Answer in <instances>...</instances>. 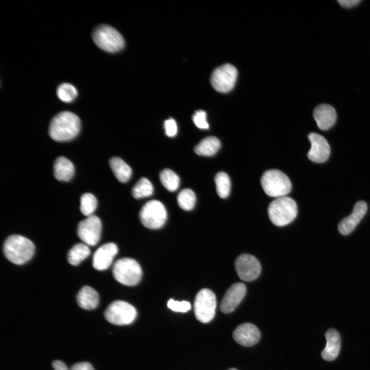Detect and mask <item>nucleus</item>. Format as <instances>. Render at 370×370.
<instances>
[{
    "mask_svg": "<svg viewBox=\"0 0 370 370\" xmlns=\"http://www.w3.org/2000/svg\"><path fill=\"white\" fill-rule=\"evenodd\" d=\"M81 128L80 118L69 111H63L55 115L49 126V135L54 140L65 142L75 138Z\"/></svg>",
    "mask_w": 370,
    "mask_h": 370,
    "instance_id": "f257e3e1",
    "label": "nucleus"
},
{
    "mask_svg": "<svg viewBox=\"0 0 370 370\" xmlns=\"http://www.w3.org/2000/svg\"><path fill=\"white\" fill-rule=\"evenodd\" d=\"M35 251L34 244L28 238L17 234L11 235L5 240L3 252L10 262L21 265L33 256Z\"/></svg>",
    "mask_w": 370,
    "mask_h": 370,
    "instance_id": "f03ea898",
    "label": "nucleus"
},
{
    "mask_svg": "<svg viewBox=\"0 0 370 370\" xmlns=\"http://www.w3.org/2000/svg\"><path fill=\"white\" fill-rule=\"evenodd\" d=\"M269 217L275 226H284L292 222L298 214L297 205L289 197L283 196L273 200L268 208Z\"/></svg>",
    "mask_w": 370,
    "mask_h": 370,
    "instance_id": "7ed1b4c3",
    "label": "nucleus"
},
{
    "mask_svg": "<svg viewBox=\"0 0 370 370\" xmlns=\"http://www.w3.org/2000/svg\"><path fill=\"white\" fill-rule=\"evenodd\" d=\"M92 38L100 48L109 52L119 51L125 44L121 34L108 25L102 24L97 26L92 31Z\"/></svg>",
    "mask_w": 370,
    "mask_h": 370,
    "instance_id": "20e7f679",
    "label": "nucleus"
},
{
    "mask_svg": "<svg viewBox=\"0 0 370 370\" xmlns=\"http://www.w3.org/2000/svg\"><path fill=\"white\" fill-rule=\"evenodd\" d=\"M262 188L267 195L273 197L285 196L291 190L288 176L278 170L266 171L261 179Z\"/></svg>",
    "mask_w": 370,
    "mask_h": 370,
    "instance_id": "39448f33",
    "label": "nucleus"
},
{
    "mask_svg": "<svg viewBox=\"0 0 370 370\" xmlns=\"http://www.w3.org/2000/svg\"><path fill=\"white\" fill-rule=\"evenodd\" d=\"M113 274L116 281L128 286L137 285L141 280L142 270L135 260L124 257L117 260L113 267Z\"/></svg>",
    "mask_w": 370,
    "mask_h": 370,
    "instance_id": "423d86ee",
    "label": "nucleus"
},
{
    "mask_svg": "<svg viewBox=\"0 0 370 370\" xmlns=\"http://www.w3.org/2000/svg\"><path fill=\"white\" fill-rule=\"evenodd\" d=\"M167 217L165 207L157 200H151L146 202L139 213L141 223L145 227L150 229H158L163 227Z\"/></svg>",
    "mask_w": 370,
    "mask_h": 370,
    "instance_id": "0eeeda50",
    "label": "nucleus"
},
{
    "mask_svg": "<svg viewBox=\"0 0 370 370\" xmlns=\"http://www.w3.org/2000/svg\"><path fill=\"white\" fill-rule=\"evenodd\" d=\"M105 319L117 325H126L132 323L137 316L136 309L131 304L123 301L111 303L104 313Z\"/></svg>",
    "mask_w": 370,
    "mask_h": 370,
    "instance_id": "6e6552de",
    "label": "nucleus"
},
{
    "mask_svg": "<svg viewBox=\"0 0 370 370\" xmlns=\"http://www.w3.org/2000/svg\"><path fill=\"white\" fill-rule=\"evenodd\" d=\"M216 307V297L211 290L203 288L198 291L195 298L194 310L199 321L203 323L210 322L215 316Z\"/></svg>",
    "mask_w": 370,
    "mask_h": 370,
    "instance_id": "1a4fd4ad",
    "label": "nucleus"
},
{
    "mask_svg": "<svg viewBox=\"0 0 370 370\" xmlns=\"http://www.w3.org/2000/svg\"><path fill=\"white\" fill-rule=\"evenodd\" d=\"M237 77L236 68L231 64H225L213 70L210 78L211 84L217 91L227 92L234 87Z\"/></svg>",
    "mask_w": 370,
    "mask_h": 370,
    "instance_id": "9d476101",
    "label": "nucleus"
},
{
    "mask_svg": "<svg viewBox=\"0 0 370 370\" xmlns=\"http://www.w3.org/2000/svg\"><path fill=\"white\" fill-rule=\"evenodd\" d=\"M102 231L100 219L95 215L88 216L81 221L78 226L77 234L87 246H94L100 240Z\"/></svg>",
    "mask_w": 370,
    "mask_h": 370,
    "instance_id": "9b49d317",
    "label": "nucleus"
},
{
    "mask_svg": "<svg viewBox=\"0 0 370 370\" xmlns=\"http://www.w3.org/2000/svg\"><path fill=\"white\" fill-rule=\"evenodd\" d=\"M235 268L239 278L245 282L256 279L261 272V265L258 260L249 254H242L235 262Z\"/></svg>",
    "mask_w": 370,
    "mask_h": 370,
    "instance_id": "f8f14e48",
    "label": "nucleus"
},
{
    "mask_svg": "<svg viewBox=\"0 0 370 370\" xmlns=\"http://www.w3.org/2000/svg\"><path fill=\"white\" fill-rule=\"evenodd\" d=\"M308 138L311 147L307 154L308 158L312 161L321 163L326 161L330 154V146L322 136L316 133H311Z\"/></svg>",
    "mask_w": 370,
    "mask_h": 370,
    "instance_id": "ddd939ff",
    "label": "nucleus"
},
{
    "mask_svg": "<svg viewBox=\"0 0 370 370\" xmlns=\"http://www.w3.org/2000/svg\"><path fill=\"white\" fill-rule=\"evenodd\" d=\"M246 287L242 283L232 284L225 292L220 304V310L224 313L232 312L244 299Z\"/></svg>",
    "mask_w": 370,
    "mask_h": 370,
    "instance_id": "4468645a",
    "label": "nucleus"
},
{
    "mask_svg": "<svg viewBox=\"0 0 370 370\" xmlns=\"http://www.w3.org/2000/svg\"><path fill=\"white\" fill-rule=\"evenodd\" d=\"M118 252L117 246L113 243H106L98 248L92 257L93 267L100 271L108 269Z\"/></svg>",
    "mask_w": 370,
    "mask_h": 370,
    "instance_id": "2eb2a0df",
    "label": "nucleus"
},
{
    "mask_svg": "<svg viewBox=\"0 0 370 370\" xmlns=\"http://www.w3.org/2000/svg\"><path fill=\"white\" fill-rule=\"evenodd\" d=\"M234 340L241 345L251 346L260 340L261 333L254 324L245 323L238 326L233 333Z\"/></svg>",
    "mask_w": 370,
    "mask_h": 370,
    "instance_id": "dca6fc26",
    "label": "nucleus"
},
{
    "mask_svg": "<svg viewBox=\"0 0 370 370\" xmlns=\"http://www.w3.org/2000/svg\"><path fill=\"white\" fill-rule=\"evenodd\" d=\"M367 206L364 201H358L351 213L342 219L338 225L339 232L344 235L350 233L365 214Z\"/></svg>",
    "mask_w": 370,
    "mask_h": 370,
    "instance_id": "f3484780",
    "label": "nucleus"
},
{
    "mask_svg": "<svg viewBox=\"0 0 370 370\" xmlns=\"http://www.w3.org/2000/svg\"><path fill=\"white\" fill-rule=\"evenodd\" d=\"M313 115L318 127L324 131L330 128L337 118L335 109L327 104L318 105L313 110Z\"/></svg>",
    "mask_w": 370,
    "mask_h": 370,
    "instance_id": "a211bd4d",
    "label": "nucleus"
},
{
    "mask_svg": "<svg viewBox=\"0 0 370 370\" xmlns=\"http://www.w3.org/2000/svg\"><path fill=\"white\" fill-rule=\"evenodd\" d=\"M326 345L321 353L322 358L327 361L335 359L340 351L341 338L339 332L334 328L328 329L325 333Z\"/></svg>",
    "mask_w": 370,
    "mask_h": 370,
    "instance_id": "6ab92c4d",
    "label": "nucleus"
},
{
    "mask_svg": "<svg viewBox=\"0 0 370 370\" xmlns=\"http://www.w3.org/2000/svg\"><path fill=\"white\" fill-rule=\"evenodd\" d=\"M76 300L78 305L86 310L95 309L99 303V295L92 288L85 286L79 291Z\"/></svg>",
    "mask_w": 370,
    "mask_h": 370,
    "instance_id": "aec40b11",
    "label": "nucleus"
},
{
    "mask_svg": "<svg viewBox=\"0 0 370 370\" xmlns=\"http://www.w3.org/2000/svg\"><path fill=\"white\" fill-rule=\"evenodd\" d=\"M75 167L72 163L63 156L58 157L53 164V174L59 181H68L73 177Z\"/></svg>",
    "mask_w": 370,
    "mask_h": 370,
    "instance_id": "412c9836",
    "label": "nucleus"
},
{
    "mask_svg": "<svg viewBox=\"0 0 370 370\" xmlns=\"http://www.w3.org/2000/svg\"><path fill=\"white\" fill-rule=\"evenodd\" d=\"M221 146L219 139L214 136L205 138L194 148V151L198 155L211 156L215 154Z\"/></svg>",
    "mask_w": 370,
    "mask_h": 370,
    "instance_id": "4be33fe9",
    "label": "nucleus"
},
{
    "mask_svg": "<svg viewBox=\"0 0 370 370\" xmlns=\"http://www.w3.org/2000/svg\"><path fill=\"white\" fill-rule=\"evenodd\" d=\"M109 163L113 172L119 181L124 183L128 181L132 175V170L127 164L117 157L112 158Z\"/></svg>",
    "mask_w": 370,
    "mask_h": 370,
    "instance_id": "5701e85b",
    "label": "nucleus"
},
{
    "mask_svg": "<svg viewBox=\"0 0 370 370\" xmlns=\"http://www.w3.org/2000/svg\"><path fill=\"white\" fill-rule=\"evenodd\" d=\"M90 253V250L88 246L84 243H78L69 250L67 259L70 264L77 266L86 258Z\"/></svg>",
    "mask_w": 370,
    "mask_h": 370,
    "instance_id": "b1692460",
    "label": "nucleus"
},
{
    "mask_svg": "<svg viewBox=\"0 0 370 370\" xmlns=\"http://www.w3.org/2000/svg\"><path fill=\"white\" fill-rule=\"evenodd\" d=\"M154 192L152 183L147 178H141L133 187L132 194L136 199H141L151 196Z\"/></svg>",
    "mask_w": 370,
    "mask_h": 370,
    "instance_id": "393cba45",
    "label": "nucleus"
},
{
    "mask_svg": "<svg viewBox=\"0 0 370 370\" xmlns=\"http://www.w3.org/2000/svg\"><path fill=\"white\" fill-rule=\"evenodd\" d=\"M162 185L170 192L175 191L179 187L180 179L178 176L170 169H164L159 174Z\"/></svg>",
    "mask_w": 370,
    "mask_h": 370,
    "instance_id": "a878e982",
    "label": "nucleus"
},
{
    "mask_svg": "<svg viewBox=\"0 0 370 370\" xmlns=\"http://www.w3.org/2000/svg\"><path fill=\"white\" fill-rule=\"evenodd\" d=\"M214 180L218 195L222 198H227L231 189V181L228 174L220 172L215 175Z\"/></svg>",
    "mask_w": 370,
    "mask_h": 370,
    "instance_id": "bb28decb",
    "label": "nucleus"
},
{
    "mask_svg": "<svg viewBox=\"0 0 370 370\" xmlns=\"http://www.w3.org/2000/svg\"><path fill=\"white\" fill-rule=\"evenodd\" d=\"M196 195L190 189L182 190L177 196V202L179 206L185 211L193 209L196 203Z\"/></svg>",
    "mask_w": 370,
    "mask_h": 370,
    "instance_id": "cd10ccee",
    "label": "nucleus"
},
{
    "mask_svg": "<svg viewBox=\"0 0 370 370\" xmlns=\"http://www.w3.org/2000/svg\"><path fill=\"white\" fill-rule=\"evenodd\" d=\"M57 95L63 102L70 103L77 97L78 91L72 84L69 83H63L58 87Z\"/></svg>",
    "mask_w": 370,
    "mask_h": 370,
    "instance_id": "c85d7f7f",
    "label": "nucleus"
},
{
    "mask_svg": "<svg viewBox=\"0 0 370 370\" xmlns=\"http://www.w3.org/2000/svg\"><path fill=\"white\" fill-rule=\"evenodd\" d=\"M97 204V198L94 195L89 193H84L80 198V211L85 216H89L93 215Z\"/></svg>",
    "mask_w": 370,
    "mask_h": 370,
    "instance_id": "c756f323",
    "label": "nucleus"
},
{
    "mask_svg": "<svg viewBox=\"0 0 370 370\" xmlns=\"http://www.w3.org/2000/svg\"><path fill=\"white\" fill-rule=\"evenodd\" d=\"M207 115L202 110H197L193 116V121L195 125L199 128L207 130L209 125L207 121Z\"/></svg>",
    "mask_w": 370,
    "mask_h": 370,
    "instance_id": "7c9ffc66",
    "label": "nucleus"
},
{
    "mask_svg": "<svg viewBox=\"0 0 370 370\" xmlns=\"http://www.w3.org/2000/svg\"><path fill=\"white\" fill-rule=\"evenodd\" d=\"M168 307L171 310L177 311L186 312L191 309V304L187 301H175L171 299L168 302Z\"/></svg>",
    "mask_w": 370,
    "mask_h": 370,
    "instance_id": "2f4dec72",
    "label": "nucleus"
},
{
    "mask_svg": "<svg viewBox=\"0 0 370 370\" xmlns=\"http://www.w3.org/2000/svg\"><path fill=\"white\" fill-rule=\"evenodd\" d=\"M164 128L165 134L170 137H174L177 133V126L174 119L170 118L165 121Z\"/></svg>",
    "mask_w": 370,
    "mask_h": 370,
    "instance_id": "473e14b6",
    "label": "nucleus"
},
{
    "mask_svg": "<svg viewBox=\"0 0 370 370\" xmlns=\"http://www.w3.org/2000/svg\"><path fill=\"white\" fill-rule=\"evenodd\" d=\"M70 370H94V368L90 363L82 362L75 364Z\"/></svg>",
    "mask_w": 370,
    "mask_h": 370,
    "instance_id": "72a5a7b5",
    "label": "nucleus"
},
{
    "mask_svg": "<svg viewBox=\"0 0 370 370\" xmlns=\"http://www.w3.org/2000/svg\"><path fill=\"white\" fill-rule=\"evenodd\" d=\"M360 0H340L338 1L339 4L342 7L349 8L358 4Z\"/></svg>",
    "mask_w": 370,
    "mask_h": 370,
    "instance_id": "f704fd0d",
    "label": "nucleus"
},
{
    "mask_svg": "<svg viewBox=\"0 0 370 370\" xmlns=\"http://www.w3.org/2000/svg\"><path fill=\"white\" fill-rule=\"evenodd\" d=\"M54 370H69L66 364L60 360H55L52 363Z\"/></svg>",
    "mask_w": 370,
    "mask_h": 370,
    "instance_id": "c9c22d12",
    "label": "nucleus"
},
{
    "mask_svg": "<svg viewBox=\"0 0 370 370\" xmlns=\"http://www.w3.org/2000/svg\"><path fill=\"white\" fill-rule=\"evenodd\" d=\"M228 370H238V369H237L236 368H231L229 369Z\"/></svg>",
    "mask_w": 370,
    "mask_h": 370,
    "instance_id": "e433bc0d",
    "label": "nucleus"
}]
</instances>
